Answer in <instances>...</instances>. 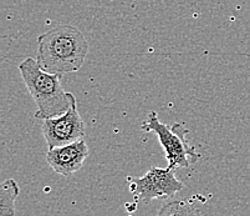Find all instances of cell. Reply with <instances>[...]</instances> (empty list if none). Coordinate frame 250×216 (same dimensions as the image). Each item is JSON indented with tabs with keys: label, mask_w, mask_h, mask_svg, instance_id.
<instances>
[{
	"label": "cell",
	"mask_w": 250,
	"mask_h": 216,
	"mask_svg": "<svg viewBox=\"0 0 250 216\" xmlns=\"http://www.w3.org/2000/svg\"><path fill=\"white\" fill-rule=\"evenodd\" d=\"M88 53L83 34L72 25L62 24L38 38V64L51 74L75 72L83 68Z\"/></svg>",
	"instance_id": "obj_1"
},
{
	"label": "cell",
	"mask_w": 250,
	"mask_h": 216,
	"mask_svg": "<svg viewBox=\"0 0 250 216\" xmlns=\"http://www.w3.org/2000/svg\"><path fill=\"white\" fill-rule=\"evenodd\" d=\"M19 192L20 188L14 179H6L0 185V216L15 215V201Z\"/></svg>",
	"instance_id": "obj_7"
},
{
	"label": "cell",
	"mask_w": 250,
	"mask_h": 216,
	"mask_svg": "<svg viewBox=\"0 0 250 216\" xmlns=\"http://www.w3.org/2000/svg\"><path fill=\"white\" fill-rule=\"evenodd\" d=\"M141 129L146 133L156 134L161 146L165 150L169 169H187L201 159V154L190 146L186 139L189 130L179 122L168 126L161 121L156 111H149L146 121L141 125Z\"/></svg>",
	"instance_id": "obj_3"
},
{
	"label": "cell",
	"mask_w": 250,
	"mask_h": 216,
	"mask_svg": "<svg viewBox=\"0 0 250 216\" xmlns=\"http://www.w3.org/2000/svg\"><path fill=\"white\" fill-rule=\"evenodd\" d=\"M87 156L88 146L83 139L72 144L49 149L46 161L54 171L61 176L69 177L83 168Z\"/></svg>",
	"instance_id": "obj_6"
},
{
	"label": "cell",
	"mask_w": 250,
	"mask_h": 216,
	"mask_svg": "<svg viewBox=\"0 0 250 216\" xmlns=\"http://www.w3.org/2000/svg\"><path fill=\"white\" fill-rule=\"evenodd\" d=\"M157 216H203V214L192 202L176 200L165 204Z\"/></svg>",
	"instance_id": "obj_8"
},
{
	"label": "cell",
	"mask_w": 250,
	"mask_h": 216,
	"mask_svg": "<svg viewBox=\"0 0 250 216\" xmlns=\"http://www.w3.org/2000/svg\"><path fill=\"white\" fill-rule=\"evenodd\" d=\"M40 121L42 133L49 149L83 140L86 133V125L77 110V101L74 94H71V104L66 113L58 118Z\"/></svg>",
	"instance_id": "obj_5"
},
{
	"label": "cell",
	"mask_w": 250,
	"mask_h": 216,
	"mask_svg": "<svg viewBox=\"0 0 250 216\" xmlns=\"http://www.w3.org/2000/svg\"><path fill=\"white\" fill-rule=\"evenodd\" d=\"M176 170L169 168L151 167L142 177L131 179V190L136 199L148 204L153 200H165L174 196L184 189V184L176 177Z\"/></svg>",
	"instance_id": "obj_4"
},
{
	"label": "cell",
	"mask_w": 250,
	"mask_h": 216,
	"mask_svg": "<svg viewBox=\"0 0 250 216\" xmlns=\"http://www.w3.org/2000/svg\"><path fill=\"white\" fill-rule=\"evenodd\" d=\"M19 72L29 94L38 106L35 118L40 120L51 119L69 110L71 93H66L62 89L61 74L45 72L33 58L21 61Z\"/></svg>",
	"instance_id": "obj_2"
}]
</instances>
